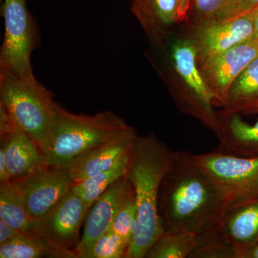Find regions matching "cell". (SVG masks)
Segmentation results:
<instances>
[{
	"instance_id": "6da1fadb",
	"label": "cell",
	"mask_w": 258,
	"mask_h": 258,
	"mask_svg": "<svg viewBox=\"0 0 258 258\" xmlns=\"http://www.w3.org/2000/svg\"><path fill=\"white\" fill-rule=\"evenodd\" d=\"M158 210L164 232L198 236L221 220L223 203L218 191L189 152H175L161 183Z\"/></svg>"
},
{
	"instance_id": "7a4b0ae2",
	"label": "cell",
	"mask_w": 258,
	"mask_h": 258,
	"mask_svg": "<svg viewBox=\"0 0 258 258\" xmlns=\"http://www.w3.org/2000/svg\"><path fill=\"white\" fill-rule=\"evenodd\" d=\"M174 154L154 134L137 136L125 175L135 192L138 220L126 258H145L164 232L158 210L159 189Z\"/></svg>"
},
{
	"instance_id": "3957f363",
	"label": "cell",
	"mask_w": 258,
	"mask_h": 258,
	"mask_svg": "<svg viewBox=\"0 0 258 258\" xmlns=\"http://www.w3.org/2000/svg\"><path fill=\"white\" fill-rule=\"evenodd\" d=\"M132 128L112 111L76 114L60 106L42 149L45 163L67 169L80 154L118 138Z\"/></svg>"
},
{
	"instance_id": "277c9868",
	"label": "cell",
	"mask_w": 258,
	"mask_h": 258,
	"mask_svg": "<svg viewBox=\"0 0 258 258\" xmlns=\"http://www.w3.org/2000/svg\"><path fill=\"white\" fill-rule=\"evenodd\" d=\"M167 61L152 62L164 79L176 107L220 137L217 111L211 93L197 62V53L189 38L180 39L171 45Z\"/></svg>"
},
{
	"instance_id": "5b68a950",
	"label": "cell",
	"mask_w": 258,
	"mask_h": 258,
	"mask_svg": "<svg viewBox=\"0 0 258 258\" xmlns=\"http://www.w3.org/2000/svg\"><path fill=\"white\" fill-rule=\"evenodd\" d=\"M0 105L15 124L31 136L43 149L60 107L52 93L36 78L20 79L0 75Z\"/></svg>"
},
{
	"instance_id": "8992f818",
	"label": "cell",
	"mask_w": 258,
	"mask_h": 258,
	"mask_svg": "<svg viewBox=\"0 0 258 258\" xmlns=\"http://www.w3.org/2000/svg\"><path fill=\"white\" fill-rule=\"evenodd\" d=\"M193 157L213 181L223 203L224 213L258 201V157H237L215 150Z\"/></svg>"
},
{
	"instance_id": "52a82bcc",
	"label": "cell",
	"mask_w": 258,
	"mask_h": 258,
	"mask_svg": "<svg viewBox=\"0 0 258 258\" xmlns=\"http://www.w3.org/2000/svg\"><path fill=\"white\" fill-rule=\"evenodd\" d=\"M5 33L0 52V75L35 79L31 64L35 31L26 0H4Z\"/></svg>"
},
{
	"instance_id": "ba28073f",
	"label": "cell",
	"mask_w": 258,
	"mask_h": 258,
	"mask_svg": "<svg viewBox=\"0 0 258 258\" xmlns=\"http://www.w3.org/2000/svg\"><path fill=\"white\" fill-rule=\"evenodd\" d=\"M256 8V7H255ZM189 38L202 62L254 37V8L224 21L190 27Z\"/></svg>"
},
{
	"instance_id": "9c48e42d",
	"label": "cell",
	"mask_w": 258,
	"mask_h": 258,
	"mask_svg": "<svg viewBox=\"0 0 258 258\" xmlns=\"http://www.w3.org/2000/svg\"><path fill=\"white\" fill-rule=\"evenodd\" d=\"M258 57V38L254 37L220 55L198 62L211 93L214 106L223 107L232 83Z\"/></svg>"
},
{
	"instance_id": "30bf717a",
	"label": "cell",
	"mask_w": 258,
	"mask_h": 258,
	"mask_svg": "<svg viewBox=\"0 0 258 258\" xmlns=\"http://www.w3.org/2000/svg\"><path fill=\"white\" fill-rule=\"evenodd\" d=\"M30 216L41 219L73 189L75 181L67 169L45 166L15 181Z\"/></svg>"
},
{
	"instance_id": "8fae6325",
	"label": "cell",
	"mask_w": 258,
	"mask_h": 258,
	"mask_svg": "<svg viewBox=\"0 0 258 258\" xmlns=\"http://www.w3.org/2000/svg\"><path fill=\"white\" fill-rule=\"evenodd\" d=\"M89 210L72 189L48 213L39 219L37 234L57 247L71 249Z\"/></svg>"
},
{
	"instance_id": "7c38bea8",
	"label": "cell",
	"mask_w": 258,
	"mask_h": 258,
	"mask_svg": "<svg viewBox=\"0 0 258 258\" xmlns=\"http://www.w3.org/2000/svg\"><path fill=\"white\" fill-rule=\"evenodd\" d=\"M133 191L132 183L124 175L95 202L85 219L82 238L74 249L78 258L82 257L96 241L109 230L115 215Z\"/></svg>"
},
{
	"instance_id": "4fadbf2b",
	"label": "cell",
	"mask_w": 258,
	"mask_h": 258,
	"mask_svg": "<svg viewBox=\"0 0 258 258\" xmlns=\"http://www.w3.org/2000/svg\"><path fill=\"white\" fill-rule=\"evenodd\" d=\"M11 181H19L47 166L42 148L13 120L10 130L0 136Z\"/></svg>"
},
{
	"instance_id": "5bb4252c",
	"label": "cell",
	"mask_w": 258,
	"mask_h": 258,
	"mask_svg": "<svg viewBox=\"0 0 258 258\" xmlns=\"http://www.w3.org/2000/svg\"><path fill=\"white\" fill-rule=\"evenodd\" d=\"M138 134L132 128L118 138L86 151L75 158L68 167L76 183L110 169L132 151Z\"/></svg>"
},
{
	"instance_id": "9a60e30c",
	"label": "cell",
	"mask_w": 258,
	"mask_h": 258,
	"mask_svg": "<svg viewBox=\"0 0 258 258\" xmlns=\"http://www.w3.org/2000/svg\"><path fill=\"white\" fill-rule=\"evenodd\" d=\"M212 229L219 240L244 258L258 243V201L227 210Z\"/></svg>"
},
{
	"instance_id": "2e32d148",
	"label": "cell",
	"mask_w": 258,
	"mask_h": 258,
	"mask_svg": "<svg viewBox=\"0 0 258 258\" xmlns=\"http://www.w3.org/2000/svg\"><path fill=\"white\" fill-rule=\"evenodd\" d=\"M131 10L153 48L169 42L178 18V0H131Z\"/></svg>"
},
{
	"instance_id": "e0dca14e",
	"label": "cell",
	"mask_w": 258,
	"mask_h": 258,
	"mask_svg": "<svg viewBox=\"0 0 258 258\" xmlns=\"http://www.w3.org/2000/svg\"><path fill=\"white\" fill-rule=\"evenodd\" d=\"M220 137L217 152L237 157H258V120L250 124L240 114L217 111Z\"/></svg>"
},
{
	"instance_id": "ac0fdd59",
	"label": "cell",
	"mask_w": 258,
	"mask_h": 258,
	"mask_svg": "<svg viewBox=\"0 0 258 258\" xmlns=\"http://www.w3.org/2000/svg\"><path fill=\"white\" fill-rule=\"evenodd\" d=\"M222 111L240 115L258 114V57L232 83Z\"/></svg>"
},
{
	"instance_id": "d6986e66",
	"label": "cell",
	"mask_w": 258,
	"mask_h": 258,
	"mask_svg": "<svg viewBox=\"0 0 258 258\" xmlns=\"http://www.w3.org/2000/svg\"><path fill=\"white\" fill-rule=\"evenodd\" d=\"M0 257L78 258L74 249L60 248L38 234L23 232L0 245Z\"/></svg>"
},
{
	"instance_id": "ffe728a7",
	"label": "cell",
	"mask_w": 258,
	"mask_h": 258,
	"mask_svg": "<svg viewBox=\"0 0 258 258\" xmlns=\"http://www.w3.org/2000/svg\"><path fill=\"white\" fill-rule=\"evenodd\" d=\"M245 0H191L186 20L190 27L224 21L253 9Z\"/></svg>"
},
{
	"instance_id": "44dd1931",
	"label": "cell",
	"mask_w": 258,
	"mask_h": 258,
	"mask_svg": "<svg viewBox=\"0 0 258 258\" xmlns=\"http://www.w3.org/2000/svg\"><path fill=\"white\" fill-rule=\"evenodd\" d=\"M0 220L21 232L37 234L40 220L29 215L13 181L0 185Z\"/></svg>"
},
{
	"instance_id": "7402d4cb",
	"label": "cell",
	"mask_w": 258,
	"mask_h": 258,
	"mask_svg": "<svg viewBox=\"0 0 258 258\" xmlns=\"http://www.w3.org/2000/svg\"><path fill=\"white\" fill-rule=\"evenodd\" d=\"M131 152L110 169L74 184L73 189L83 199L88 208L91 209L95 202L110 186L125 175L130 161Z\"/></svg>"
},
{
	"instance_id": "603a6c76",
	"label": "cell",
	"mask_w": 258,
	"mask_h": 258,
	"mask_svg": "<svg viewBox=\"0 0 258 258\" xmlns=\"http://www.w3.org/2000/svg\"><path fill=\"white\" fill-rule=\"evenodd\" d=\"M198 242V236L195 234L181 231L163 232L145 258H189Z\"/></svg>"
},
{
	"instance_id": "cb8c5ba5",
	"label": "cell",
	"mask_w": 258,
	"mask_h": 258,
	"mask_svg": "<svg viewBox=\"0 0 258 258\" xmlns=\"http://www.w3.org/2000/svg\"><path fill=\"white\" fill-rule=\"evenodd\" d=\"M137 220L138 209L134 190L115 215L109 230L119 235L130 247L137 228Z\"/></svg>"
},
{
	"instance_id": "d4e9b609",
	"label": "cell",
	"mask_w": 258,
	"mask_h": 258,
	"mask_svg": "<svg viewBox=\"0 0 258 258\" xmlns=\"http://www.w3.org/2000/svg\"><path fill=\"white\" fill-rule=\"evenodd\" d=\"M129 244L111 230L96 241L81 258H126Z\"/></svg>"
},
{
	"instance_id": "484cf974",
	"label": "cell",
	"mask_w": 258,
	"mask_h": 258,
	"mask_svg": "<svg viewBox=\"0 0 258 258\" xmlns=\"http://www.w3.org/2000/svg\"><path fill=\"white\" fill-rule=\"evenodd\" d=\"M212 228L198 235V245L189 258H239L238 252L219 240Z\"/></svg>"
},
{
	"instance_id": "4316f807",
	"label": "cell",
	"mask_w": 258,
	"mask_h": 258,
	"mask_svg": "<svg viewBox=\"0 0 258 258\" xmlns=\"http://www.w3.org/2000/svg\"><path fill=\"white\" fill-rule=\"evenodd\" d=\"M21 232V231L10 227L4 221L0 220V245L10 242V240L20 235Z\"/></svg>"
},
{
	"instance_id": "83f0119b",
	"label": "cell",
	"mask_w": 258,
	"mask_h": 258,
	"mask_svg": "<svg viewBox=\"0 0 258 258\" xmlns=\"http://www.w3.org/2000/svg\"><path fill=\"white\" fill-rule=\"evenodd\" d=\"M10 175L8 171V166L5 161L4 154L2 150H0V183L10 182Z\"/></svg>"
},
{
	"instance_id": "f1b7e54d",
	"label": "cell",
	"mask_w": 258,
	"mask_h": 258,
	"mask_svg": "<svg viewBox=\"0 0 258 258\" xmlns=\"http://www.w3.org/2000/svg\"><path fill=\"white\" fill-rule=\"evenodd\" d=\"M191 0H178V18L179 23L186 20Z\"/></svg>"
},
{
	"instance_id": "f546056e",
	"label": "cell",
	"mask_w": 258,
	"mask_h": 258,
	"mask_svg": "<svg viewBox=\"0 0 258 258\" xmlns=\"http://www.w3.org/2000/svg\"><path fill=\"white\" fill-rule=\"evenodd\" d=\"M244 258H258V243L245 252Z\"/></svg>"
},
{
	"instance_id": "4dcf8cb0",
	"label": "cell",
	"mask_w": 258,
	"mask_h": 258,
	"mask_svg": "<svg viewBox=\"0 0 258 258\" xmlns=\"http://www.w3.org/2000/svg\"><path fill=\"white\" fill-rule=\"evenodd\" d=\"M254 37L258 38V6L254 8Z\"/></svg>"
},
{
	"instance_id": "1f68e13d",
	"label": "cell",
	"mask_w": 258,
	"mask_h": 258,
	"mask_svg": "<svg viewBox=\"0 0 258 258\" xmlns=\"http://www.w3.org/2000/svg\"><path fill=\"white\" fill-rule=\"evenodd\" d=\"M247 3H249L252 8H255L258 6V0H245Z\"/></svg>"
}]
</instances>
